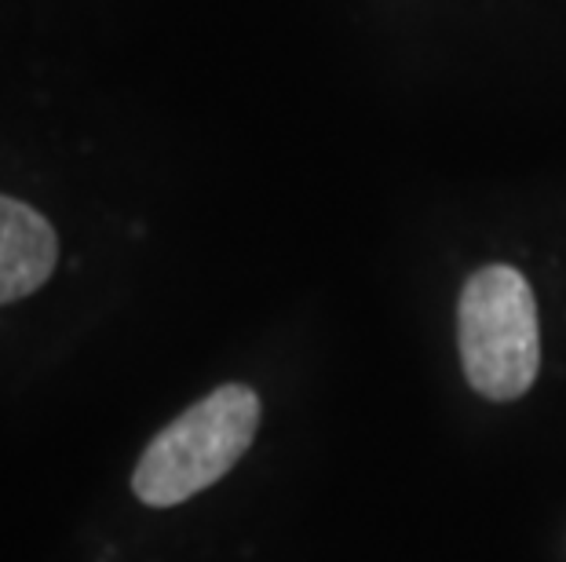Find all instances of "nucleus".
Returning <instances> with one entry per match:
<instances>
[{
    "label": "nucleus",
    "instance_id": "obj_3",
    "mask_svg": "<svg viewBox=\"0 0 566 562\" xmlns=\"http://www.w3.org/2000/svg\"><path fill=\"white\" fill-rule=\"evenodd\" d=\"M59 267V234L33 205L0 194V307L27 300Z\"/></svg>",
    "mask_w": 566,
    "mask_h": 562
},
{
    "label": "nucleus",
    "instance_id": "obj_2",
    "mask_svg": "<svg viewBox=\"0 0 566 562\" xmlns=\"http://www.w3.org/2000/svg\"><path fill=\"white\" fill-rule=\"evenodd\" d=\"M457 343L464 377L483 399L512 402L530 391L541 369L534 289L509 263L475 271L457 307Z\"/></svg>",
    "mask_w": 566,
    "mask_h": 562
},
{
    "label": "nucleus",
    "instance_id": "obj_1",
    "mask_svg": "<svg viewBox=\"0 0 566 562\" xmlns=\"http://www.w3.org/2000/svg\"><path fill=\"white\" fill-rule=\"evenodd\" d=\"M260 427V399L245 384H223L176 416L143 449L132 489L143 505L172 508L234 468Z\"/></svg>",
    "mask_w": 566,
    "mask_h": 562
}]
</instances>
